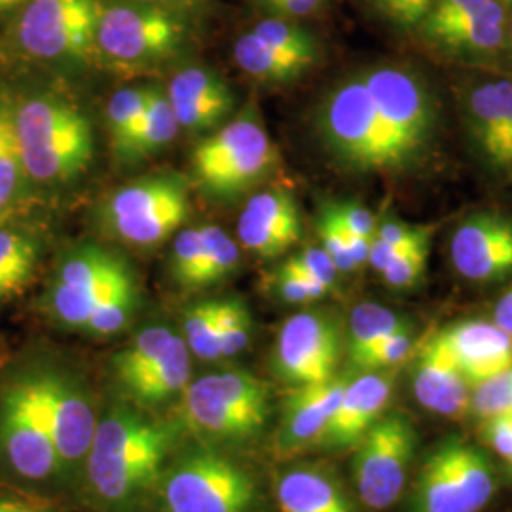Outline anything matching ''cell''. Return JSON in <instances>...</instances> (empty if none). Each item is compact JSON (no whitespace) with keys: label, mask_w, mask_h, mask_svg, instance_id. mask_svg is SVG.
Masks as SVG:
<instances>
[{"label":"cell","mask_w":512,"mask_h":512,"mask_svg":"<svg viewBox=\"0 0 512 512\" xmlns=\"http://www.w3.org/2000/svg\"><path fill=\"white\" fill-rule=\"evenodd\" d=\"M334 219L338 220L346 230L359 238L374 239L376 228H378V219L370 209H366L363 203L359 202H330L325 205Z\"/></svg>","instance_id":"bcb514c9"},{"label":"cell","mask_w":512,"mask_h":512,"mask_svg":"<svg viewBox=\"0 0 512 512\" xmlns=\"http://www.w3.org/2000/svg\"><path fill=\"white\" fill-rule=\"evenodd\" d=\"M154 86L148 88H126L110 97L107 107V131L112 150L126 158L129 145L145 122L150 97Z\"/></svg>","instance_id":"1f68e13d"},{"label":"cell","mask_w":512,"mask_h":512,"mask_svg":"<svg viewBox=\"0 0 512 512\" xmlns=\"http://www.w3.org/2000/svg\"><path fill=\"white\" fill-rule=\"evenodd\" d=\"M251 33L264 40L266 44L277 48L279 52L291 55L310 69L321 55L317 38L313 37L308 29L294 23L293 19L270 16L258 21L251 29Z\"/></svg>","instance_id":"836d02e7"},{"label":"cell","mask_w":512,"mask_h":512,"mask_svg":"<svg viewBox=\"0 0 512 512\" xmlns=\"http://www.w3.org/2000/svg\"><path fill=\"white\" fill-rule=\"evenodd\" d=\"M203 266L202 228H184L173 243L169 270L173 279L184 289H198Z\"/></svg>","instance_id":"8d00e7d4"},{"label":"cell","mask_w":512,"mask_h":512,"mask_svg":"<svg viewBox=\"0 0 512 512\" xmlns=\"http://www.w3.org/2000/svg\"><path fill=\"white\" fill-rule=\"evenodd\" d=\"M412 387L418 403L433 414L450 420H463L471 414L473 387L459 372L437 332L427 336L416 351Z\"/></svg>","instance_id":"44dd1931"},{"label":"cell","mask_w":512,"mask_h":512,"mask_svg":"<svg viewBox=\"0 0 512 512\" xmlns=\"http://www.w3.org/2000/svg\"><path fill=\"white\" fill-rule=\"evenodd\" d=\"M435 0H366V4L397 31L414 35Z\"/></svg>","instance_id":"7bdbcfd3"},{"label":"cell","mask_w":512,"mask_h":512,"mask_svg":"<svg viewBox=\"0 0 512 512\" xmlns=\"http://www.w3.org/2000/svg\"><path fill=\"white\" fill-rule=\"evenodd\" d=\"M183 418L211 439L241 442L262 431L270 414L268 385L245 370L202 376L183 391Z\"/></svg>","instance_id":"8992f818"},{"label":"cell","mask_w":512,"mask_h":512,"mask_svg":"<svg viewBox=\"0 0 512 512\" xmlns=\"http://www.w3.org/2000/svg\"><path fill=\"white\" fill-rule=\"evenodd\" d=\"M507 10H509V14L512 12V0H499Z\"/></svg>","instance_id":"9f6ffc18"},{"label":"cell","mask_w":512,"mask_h":512,"mask_svg":"<svg viewBox=\"0 0 512 512\" xmlns=\"http://www.w3.org/2000/svg\"><path fill=\"white\" fill-rule=\"evenodd\" d=\"M260 4L266 6L272 16L296 19L315 14L325 4V0H260Z\"/></svg>","instance_id":"681fc988"},{"label":"cell","mask_w":512,"mask_h":512,"mask_svg":"<svg viewBox=\"0 0 512 512\" xmlns=\"http://www.w3.org/2000/svg\"><path fill=\"white\" fill-rule=\"evenodd\" d=\"M512 410V365L490 378L484 384L473 387L471 412L484 420Z\"/></svg>","instance_id":"ab89813d"},{"label":"cell","mask_w":512,"mask_h":512,"mask_svg":"<svg viewBox=\"0 0 512 512\" xmlns=\"http://www.w3.org/2000/svg\"><path fill=\"white\" fill-rule=\"evenodd\" d=\"M173 336L175 332L169 327L152 325L141 330L128 348L118 351L112 357L114 374L124 389L135 384L162 357Z\"/></svg>","instance_id":"d6a6232c"},{"label":"cell","mask_w":512,"mask_h":512,"mask_svg":"<svg viewBox=\"0 0 512 512\" xmlns=\"http://www.w3.org/2000/svg\"><path fill=\"white\" fill-rule=\"evenodd\" d=\"M302 236L298 203L287 188H268L245 203L238 222L243 249L260 258L285 255Z\"/></svg>","instance_id":"d6986e66"},{"label":"cell","mask_w":512,"mask_h":512,"mask_svg":"<svg viewBox=\"0 0 512 512\" xmlns=\"http://www.w3.org/2000/svg\"><path fill=\"white\" fill-rule=\"evenodd\" d=\"M283 512H351L348 497L334 478L313 467H298L277 480Z\"/></svg>","instance_id":"d4e9b609"},{"label":"cell","mask_w":512,"mask_h":512,"mask_svg":"<svg viewBox=\"0 0 512 512\" xmlns=\"http://www.w3.org/2000/svg\"><path fill=\"white\" fill-rule=\"evenodd\" d=\"M234 59L243 73L264 84H287L310 71V67L296 61L291 55L279 52L251 31L243 33L236 40Z\"/></svg>","instance_id":"83f0119b"},{"label":"cell","mask_w":512,"mask_h":512,"mask_svg":"<svg viewBox=\"0 0 512 512\" xmlns=\"http://www.w3.org/2000/svg\"><path fill=\"white\" fill-rule=\"evenodd\" d=\"M492 463L458 437L425 458L412 492V512H478L494 497Z\"/></svg>","instance_id":"8fae6325"},{"label":"cell","mask_w":512,"mask_h":512,"mask_svg":"<svg viewBox=\"0 0 512 512\" xmlns=\"http://www.w3.org/2000/svg\"><path fill=\"white\" fill-rule=\"evenodd\" d=\"M29 184L16 133L14 105L0 103V220L14 215Z\"/></svg>","instance_id":"f1b7e54d"},{"label":"cell","mask_w":512,"mask_h":512,"mask_svg":"<svg viewBox=\"0 0 512 512\" xmlns=\"http://www.w3.org/2000/svg\"><path fill=\"white\" fill-rule=\"evenodd\" d=\"M219 306L220 300H207L184 313V342L203 361L220 359Z\"/></svg>","instance_id":"e575fe53"},{"label":"cell","mask_w":512,"mask_h":512,"mask_svg":"<svg viewBox=\"0 0 512 512\" xmlns=\"http://www.w3.org/2000/svg\"><path fill=\"white\" fill-rule=\"evenodd\" d=\"M139 304L137 281L129 283L118 293L112 294L105 304L93 311L92 317L84 325V332L93 336H112L124 329L133 317Z\"/></svg>","instance_id":"74e56055"},{"label":"cell","mask_w":512,"mask_h":512,"mask_svg":"<svg viewBox=\"0 0 512 512\" xmlns=\"http://www.w3.org/2000/svg\"><path fill=\"white\" fill-rule=\"evenodd\" d=\"M427 260H429V245L414 249L397 258L380 275L389 289L406 291L416 287L423 279V275L427 272Z\"/></svg>","instance_id":"f6af8a7d"},{"label":"cell","mask_w":512,"mask_h":512,"mask_svg":"<svg viewBox=\"0 0 512 512\" xmlns=\"http://www.w3.org/2000/svg\"><path fill=\"white\" fill-rule=\"evenodd\" d=\"M285 262L291 264L294 268H298V270H302V272H306V274H310L311 277H315L325 287H329L330 291L334 289L336 279L340 274L329 253L321 245H310V247H306L304 251L291 256Z\"/></svg>","instance_id":"7dc6e473"},{"label":"cell","mask_w":512,"mask_h":512,"mask_svg":"<svg viewBox=\"0 0 512 512\" xmlns=\"http://www.w3.org/2000/svg\"><path fill=\"white\" fill-rule=\"evenodd\" d=\"M450 258L463 279L495 283L512 275V219L478 211L461 220L450 238Z\"/></svg>","instance_id":"ac0fdd59"},{"label":"cell","mask_w":512,"mask_h":512,"mask_svg":"<svg viewBox=\"0 0 512 512\" xmlns=\"http://www.w3.org/2000/svg\"><path fill=\"white\" fill-rule=\"evenodd\" d=\"M317 232L321 239V247L329 253L332 262L336 264L340 274H351L357 270V264L353 256L349 253L348 230L334 219L327 207H323L319 222H317Z\"/></svg>","instance_id":"ee69618b"},{"label":"cell","mask_w":512,"mask_h":512,"mask_svg":"<svg viewBox=\"0 0 512 512\" xmlns=\"http://www.w3.org/2000/svg\"><path fill=\"white\" fill-rule=\"evenodd\" d=\"M139 2H148V4H156L167 8L171 12H177L184 18H190L192 14L200 12L205 6V0H139Z\"/></svg>","instance_id":"816d5d0a"},{"label":"cell","mask_w":512,"mask_h":512,"mask_svg":"<svg viewBox=\"0 0 512 512\" xmlns=\"http://www.w3.org/2000/svg\"><path fill=\"white\" fill-rule=\"evenodd\" d=\"M190 380V349L183 336L175 334L162 357L129 385V395L141 404H160L183 393Z\"/></svg>","instance_id":"4316f807"},{"label":"cell","mask_w":512,"mask_h":512,"mask_svg":"<svg viewBox=\"0 0 512 512\" xmlns=\"http://www.w3.org/2000/svg\"><path fill=\"white\" fill-rule=\"evenodd\" d=\"M410 329H412V323L399 311L385 308L374 302H363L355 306L349 315L348 336H346L349 363L353 365L361 355H365L368 349L376 346L389 334Z\"/></svg>","instance_id":"f546056e"},{"label":"cell","mask_w":512,"mask_h":512,"mask_svg":"<svg viewBox=\"0 0 512 512\" xmlns=\"http://www.w3.org/2000/svg\"><path fill=\"white\" fill-rule=\"evenodd\" d=\"M99 6L101 0H25L14 27L19 50L38 61L90 57Z\"/></svg>","instance_id":"5bb4252c"},{"label":"cell","mask_w":512,"mask_h":512,"mask_svg":"<svg viewBox=\"0 0 512 512\" xmlns=\"http://www.w3.org/2000/svg\"><path fill=\"white\" fill-rule=\"evenodd\" d=\"M442 110L423 74L406 63H378L330 88L315 131L330 158L359 175H408L439 145Z\"/></svg>","instance_id":"6da1fadb"},{"label":"cell","mask_w":512,"mask_h":512,"mask_svg":"<svg viewBox=\"0 0 512 512\" xmlns=\"http://www.w3.org/2000/svg\"><path fill=\"white\" fill-rule=\"evenodd\" d=\"M437 334L471 387L488 382L512 365V336L494 321H459Z\"/></svg>","instance_id":"7402d4cb"},{"label":"cell","mask_w":512,"mask_h":512,"mask_svg":"<svg viewBox=\"0 0 512 512\" xmlns=\"http://www.w3.org/2000/svg\"><path fill=\"white\" fill-rule=\"evenodd\" d=\"M397 372L393 368L366 370L349 380L336 412L317 444L330 450H346L359 444L366 431L384 414L395 389Z\"/></svg>","instance_id":"ffe728a7"},{"label":"cell","mask_w":512,"mask_h":512,"mask_svg":"<svg viewBox=\"0 0 512 512\" xmlns=\"http://www.w3.org/2000/svg\"><path fill=\"white\" fill-rule=\"evenodd\" d=\"M37 397L40 412L54 440L65 480L86 467L97 416L88 387L69 368L48 359H33L19 366Z\"/></svg>","instance_id":"52a82bcc"},{"label":"cell","mask_w":512,"mask_h":512,"mask_svg":"<svg viewBox=\"0 0 512 512\" xmlns=\"http://www.w3.org/2000/svg\"><path fill=\"white\" fill-rule=\"evenodd\" d=\"M188 18L139 0H112L99 6L95 50L116 65L160 63L183 50Z\"/></svg>","instance_id":"ba28073f"},{"label":"cell","mask_w":512,"mask_h":512,"mask_svg":"<svg viewBox=\"0 0 512 512\" xmlns=\"http://www.w3.org/2000/svg\"><path fill=\"white\" fill-rule=\"evenodd\" d=\"M509 10L499 0H435L414 37L469 69L505 65Z\"/></svg>","instance_id":"5b68a950"},{"label":"cell","mask_w":512,"mask_h":512,"mask_svg":"<svg viewBox=\"0 0 512 512\" xmlns=\"http://www.w3.org/2000/svg\"><path fill=\"white\" fill-rule=\"evenodd\" d=\"M418 433L401 412L382 414L359 440L353 480L361 501L372 511L397 503L416 454Z\"/></svg>","instance_id":"9a60e30c"},{"label":"cell","mask_w":512,"mask_h":512,"mask_svg":"<svg viewBox=\"0 0 512 512\" xmlns=\"http://www.w3.org/2000/svg\"><path fill=\"white\" fill-rule=\"evenodd\" d=\"M274 289L277 296L287 304H308L330 293L329 287H325L321 281L287 262H283L275 274Z\"/></svg>","instance_id":"60d3db41"},{"label":"cell","mask_w":512,"mask_h":512,"mask_svg":"<svg viewBox=\"0 0 512 512\" xmlns=\"http://www.w3.org/2000/svg\"><path fill=\"white\" fill-rule=\"evenodd\" d=\"M160 482L165 512H245L255 501L253 478L205 450L179 459Z\"/></svg>","instance_id":"4fadbf2b"},{"label":"cell","mask_w":512,"mask_h":512,"mask_svg":"<svg viewBox=\"0 0 512 512\" xmlns=\"http://www.w3.org/2000/svg\"><path fill=\"white\" fill-rule=\"evenodd\" d=\"M203 238V266L198 289L211 287L234 274L239 264V247L219 226H200Z\"/></svg>","instance_id":"d590c367"},{"label":"cell","mask_w":512,"mask_h":512,"mask_svg":"<svg viewBox=\"0 0 512 512\" xmlns=\"http://www.w3.org/2000/svg\"><path fill=\"white\" fill-rule=\"evenodd\" d=\"M181 131L175 110L171 107V101L167 97V92L154 86L150 105H148L145 122L135 135L133 143L129 145L126 152V162H135V160H145L148 156H154L162 152L164 148L171 145V141L177 137Z\"/></svg>","instance_id":"4dcf8cb0"},{"label":"cell","mask_w":512,"mask_h":512,"mask_svg":"<svg viewBox=\"0 0 512 512\" xmlns=\"http://www.w3.org/2000/svg\"><path fill=\"white\" fill-rule=\"evenodd\" d=\"M0 512H55L44 505H38L33 501H25L19 497L0 494Z\"/></svg>","instance_id":"f5cc1de1"},{"label":"cell","mask_w":512,"mask_h":512,"mask_svg":"<svg viewBox=\"0 0 512 512\" xmlns=\"http://www.w3.org/2000/svg\"><path fill=\"white\" fill-rule=\"evenodd\" d=\"M344 342L340 321L332 313L300 311L277 332L275 372L294 387L323 384L336 376Z\"/></svg>","instance_id":"2e32d148"},{"label":"cell","mask_w":512,"mask_h":512,"mask_svg":"<svg viewBox=\"0 0 512 512\" xmlns=\"http://www.w3.org/2000/svg\"><path fill=\"white\" fill-rule=\"evenodd\" d=\"M414 351V336L412 329L401 330L395 334H389L384 340H380L376 346L366 351L365 355H361L353 368H357L359 372L366 370H384V368H393V366L403 363L404 359Z\"/></svg>","instance_id":"b9f144b4"},{"label":"cell","mask_w":512,"mask_h":512,"mask_svg":"<svg viewBox=\"0 0 512 512\" xmlns=\"http://www.w3.org/2000/svg\"><path fill=\"white\" fill-rule=\"evenodd\" d=\"M0 459L27 482L65 480L37 397L19 366L0 385Z\"/></svg>","instance_id":"7c38bea8"},{"label":"cell","mask_w":512,"mask_h":512,"mask_svg":"<svg viewBox=\"0 0 512 512\" xmlns=\"http://www.w3.org/2000/svg\"><path fill=\"white\" fill-rule=\"evenodd\" d=\"M459 114L476 156L501 173L512 126V74L482 69L461 82Z\"/></svg>","instance_id":"e0dca14e"},{"label":"cell","mask_w":512,"mask_h":512,"mask_svg":"<svg viewBox=\"0 0 512 512\" xmlns=\"http://www.w3.org/2000/svg\"><path fill=\"white\" fill-rule=\"evenodd\" d=\"M511 412H512V410H511Z\"/></svg>","instance_id":"6f0895ef"},{"label":"cell","mask_w":512,"mask_h":512,"mask_svg":"<svg viewBox=\"0 0 512 512\" xmlns=\"http://www.w3.org/2000/svg\"><path fill=\"white\" fill-rule=\"evenodd\" d=\"M167 97L175 110L179 128L205 133L219 128L234 109V93L226 80L205 67H186L167 86Z\"/></svg>","instance_id":"603a6c76"},{"label":"cell","mask_w":512,"mask_h":512,"mask_svg":"<svg viewBox=\"0 0 512 512\" xmlns=\"http://www.w3.org/2000/svg\"><path fill=\"white\" fill-rule=\"evenodd\" d=\"M137 281L122 256L99 245H80L63 256L42 296V308L67 329H84L93 311Z\"/></svg>","instance_id":"9c48e42d"},{"label":"cell","mask_w":512,"mask_h":512,"mask_svg":"<svg viewBox=\"0 0 512 512\" xmlns=\"http://www.w3.org/2000/svg\"><path fill=\"white\" fill-rule=\"evenodd\" d=\"M8 220H0V304L29 289L42 255L37 234Z\"/></svg>","instance_id":"484cf974"},{"label":"cell","mask_w":512,"mask_h":512,"mask_svg":"<svg viewBox=\"0 0 512 512\" xmlns=\"http://www.w3.org/2000/svg\"><path fill=\"white\" fill-rule=\"evenodd\" d=\"M171 433L141 412L114 406L97 421L86 458L93 495L110 511H131L164 475Z\"/></svg>","instance_id":"7a4b0ae2"},{"label":"cell","mask_w":512,"mask_h":512,"mask_svg":"<svg viewBox=\"0 0 512 512\" xmlns=\"http://www.w3.org/2000/svg\"><path fill=\"white\" fill-rule=\"evenodd\" d=\"M253 319L249 308L236 298L220 300L219 342L220 359L234 357L249 346Z\"/></svg>","instance_id":"f35d334b"},{"label":"cell","mask_w":512,"mask_h":512,"mask_svg":"<svg viewBox=\"0 0 512 512\" xmlns=\"http://www.w3.org/2000/svg\"><path fill=\"white\" fill-rule=\"evenodd\" d=\"M349 378H330L323 384L300 385L287 397L277 431L281 452L293 454L319 442L336 412Z\"/></svg>","instance_id":"cb8c5ba5"},{"label":"cell","mask_w":512,"mask_h":512,"mask_svg":"<svg viewBox=\"0 0 512 512\" xmlns=\"http://www.w3.org/2000/svg\"><path fill=\"white\" fill-rule=\"evenodd\" d=\"M480 433L488 446L505 459L512 469V412L484 418Z\"/></svg>","instance_id":"c3c4849f"},{"label":"cell","mask_w":512,"mask_h":512,"mask_svg":"<svg viewBox=\"0 0 512 512\" xmlns=\"http://www.w3.org/2000/svg\"><path fill=\"white\" fill-rule=\"evenodd\" d=\"M188 207L184 179L177 173H154L116 188L103 205V220L112 238L152 247L181 228Z\"/></svg>","instance_id":"30bf717a"},{"label":"cell","mask_w":512,"mask_h":512,"mask_svg":"<svg viewBox=\"0 0 512 512\" xmlns=\"http://www.w3.org/2000/svg\"><path fill=\"white\" fill-rule=\"evenodd\" d=\"M494 323L512 336V285L495 302Z\"/></svg>","instance_id":"f907efd6"},{"label":"cell","mask_w":512,"mask_h":512,"mask_svg":"<svg viewBox=\"0 0 512 512\" xmlns=\"http://www.w3.org/2000/svg\"><path fill=\"white\" fill-rule=\"evenodd\" d=\"M14 120L29 183H73L92 165V124L69 99L35 93L14 105Z\"/></svg>","instance_id":"3957f363"},{"label":"cell","mask_w":512,"mask_h":512,"mask_svg":"<svg viewBox=\"0 0 512 512\" xmlns=\"http://www.w3.org/2000/svg\"><path fill=\"white\" fill-rule=\"evenodd\" d=\"M25 0H0V16L10 14V12H18L19 8L23 6Z\"/></svg>","instance_id":"11a10c76"},{"label":"cell","mask_w":512,"mask_h":512,"mask_svg":"<svg viewBox=\"0 0 512 512\" xmlns=\"http://www.w3.org/2000/svg\"><path fill=\"white\" fill-rule=\"evenodd\" d=\"M279 165V150L255 105L205 137L192 154L196 183L213 198H234Z\"/></svg>","instance_id":"277c9868"},{"label":"cell","mask_w":512,"mask_h":512,"mask_svg":"<svg viewBox=\"0 0 512 512\" xmlns=\"http://www.w3.org/2000/svg\"><path fill=\"white\" fill-rule=\"evenodd\" d=\"M505 65H509V67L512 69V12L509 14V21H507V40H505Z\"/></svg>","instance_id":"db71d44e"}]
</instances>
